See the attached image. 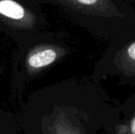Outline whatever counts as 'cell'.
Returning a JSON list of instances; mask_svg holds the SVG:
<instances>
[{
    "label": "cell",
    "instance_id": "6da1fadb",
    "mask_svg": "<svg viewBox=\"0 0 135 134\" xmlns=\"http://www.w3.org/2000/svg\"><path fill=\"white\" fill-rule=\"evenodd\" d=\"M119 104L101 82L88 76L75 86L73 101L55 106L43 125V134H110Z\"/></svg>",
    "mask_w": 135,
    "mask_h": 134
},
{
    "label": "cell",
    "instance_id": "3957f363",
    "mask_svg": "<svg viewBox=\"0 0 135 134\" xmlns=\"http://www.w3.org/2000/svg\"><path fill=\"white\" fill-rule=\"evenodd\" d=\"M68 52V48L59 43L36 46L27 54L26 70L28 75H37L62 60Z\"/></svg>",
    "mask_w": 135,
    "mask_h": 134
},
{
    "label": "cell",
    "instance_id": "5b68a950",
    "mask_svg": "<svg viewBox=\"0 0 135 134\" xmlns=\"http://www.w3.org/2000/svg\"><path fill=\"white\" fill-rule=\"evenodd\" d=\"M110 134H135V92L119 104Z\"/></svg>",
    "mask_w": 135,
    "mask_h": 134
},
{
    "label": "cell",
    "instance_id": "277c9868",
    "mask_svg": "<svg viewBox=\"0 0 135 134\" xmlns=\"http://www.w3.org/2000/svg\"><path fill=\"white\" fill-rule=\"evenodd\" d=\"M0 22L18 29H30L37 22L36 16L15 0H0Z\"/></svg>",
    "mask_w": 135,
    "mask_h": 134
},
{
    "label": "cell",
    "instance_id": "8992f818",
    "mask_svg": "<svg viewBox=\"0 0 135 134\" xmlns=\"http://www.w3.org/2000/svg\"><path fill=\"white\" fill-rule=\"evenodd\" d=\"M122 1L126 2L127 4H129V5L132 6V7L135 8V0H122Z\"/></svg>",
    "mask_w": 135,
    "mask_h": 134
},
{
    "label": "cell",
    "instance_id": "7a4b0ae2",
    "mask_svg": "<svg viewBox=\"0 0 135 134\" xmlns=\"http://www.w3.org/2000/svg\"><path fill=\"white\" fill-rule=\"evenodd\" d=\"M89 77L98 82L117 77L120 86L135 87V26L109 41Z\"/></svg>",
    "mask_w": 135,
    "mask_h": 134
}]
</instances>
